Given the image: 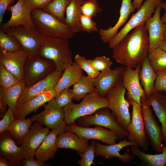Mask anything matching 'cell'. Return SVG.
<instances>
[{
	"label": "cell",
	"mask_w": 166,
	"mask_h": 166,
	"mask_svg": "<svg viewBox=\"0 0 166 166\" xmlns=\"http://www.w3.org/2000/svg\"><path fill=\"white\" fill-rule=\"evenodd\" d=\"M74 60L80 68L86 72L87 75L92 78H95L100 72L93 67L88 62V59L84 56L77 54L75 56Z\"/></svg>",
	"instance_id": "b9f144b4"
},
{
	"label": "cell",
	"mask_w": 166,
	"mask_h": 166,
	"mask_svg": "<svg viewBox=\"0 0 166 166\" xmlns=\"http://www.w3.org/2000/svg\"><path fill=\"white\" fill-rule=\"evenodd\" d=\"M105 128L99 126L93 128L84 127L77 124L74 122L67 124L66 130L75 133L81 138L99 140L108 144L116 143L117 139H119L117 134Z\"/></svg>",
	"instance_id": "4fadbf2b"
},
{
	"label": "cell",
	"mask_w": 166,
	"mask_h": 166,
	"mask_svg": "<svg viewBox=\"0 0 166 166\" xmlns=\"http://www.w3.org/2000/svg\"><path fill=\"white\" fill-rule=\"evenodd\" d=\"M28 56V53L24 49L12 52H0V63L20 81H23L24 66Z\"/></svg>",
	"instance_id": "44dd1931"
},
{
	"label": "cell",
	"mask_w": 166,
	"mask_h": 166,
	"mask_svg": "<svg viewBox=\"0 0 166 166\" xmlns=\"http://www.w3.org/2000/svg\"><path fill=\"white\" fill-rule=\"evenodd\" d=\"M160 4L161 9H164L165 11L164 15L161 18L162 21L166 25V2H161ZM165 39H166V28L164 35V40Z\"/></svg>",
	"instance_id": "f907efd6"
},
{
	"label": "cell",
	"mask_w": 166,
	"mask_h": 166,
	"mask_svg": "<svg viewBox=\"0 0 166 166\" xmlns=\"http://www.w3.org/2000/svg\"><path fill=\"white\" fill-rule=\"evenodd\" d=\"M84 0H70L65 12L64 23L74 33L81 31L80 19L82 15L81 7Z\"/></svg>",
	"instance_id": "f546056e"
},
{
	"label": "cell",
	"mask_w": 166,
	"mask_h": 166,
	"mask_svg": "<svg viewBox=\"0 0 166 166\" xmlns=\"http://www.w3.org/2000/svg\"><path fill=\"white\" fill-rule=\"evenodd\" d=\"M141 65L133 69L126 67L124 72L122 85L127 91V98L130 99L141 106V98L145 95L140 82L139 74Z\"/></svg>",
	"instance_id": "ac0fdd59"
},
{
	"label": "cell",
	"mask_w": 166,
	"mask_h": 166,
	"mask_svg": "<svg viewBox=\"0 0 166 166\" xmlns=\"http://www.w3.org/2000/svg\"><path fill=\"white\" fill-rule=\"evenodd\" d=\"M130 146L139 147L135 143L127 140L125 138L117 144L108 145H104L97 142L96 143L95 154L96 156L109 159L116 157L123 163H130L136 157L134 155L129 154L127 152L124 154L120 153L122 149Z\"/></svg>",
	"instance_id": "ffe728a7"
},
{
	"label": "cell",
	"mask_w": 166,
	"mask_h": 166,
	"mask_svg": "<svg viewBox=\"0 0 166 166\" xmlns=\"http://www.w3.org/2000/svg\"><path fill=\"white\" fill-rule=\"evenodd\" d=\"M14 120L13 110L8 108L6 113L4 115L0 121V134L8 130L9 126Z\"/></svg>",
	"instance_id": "f6af8a7d"
},
{
	"label": "cell",
	"mask_w": 166,
	"mask_h": 166,
	"mask_svg": "<svg viewBox=\"0 0 166 166\" xmlns=\"http://www.w3.org/2000/svg\"><path fill=\"white\" fill-rule=\"evenodd\" d=\"M34 121L31 118L15 120L8 129L10 134L17 145H21L29 132Z\"/></svg>",
	"instance_id": "1f68e13d"
},
{
	"label": "cell",
	"mask_w": 166,
	"mask_h": 166,
	"mask_svg": "<svg viewBox=\"0 0 166 166\" xmlns=\"http://www.w3.org/2000/svg\"><path fill=\"white\" fill-rule=\"evenodd\" d=\"M144 0H134L132 2L133 7L136 9L138 10L142 4Z\"/></svg>",
	"instance_id": "816d5d0a"
},
{
	"label": "cell",
	"mask_w": 166,
	"mask_h": 166,
	"mask_svg": "<svg viewBox=\"0 0 166 166\" xmlns=\"http://www.w3.org/2000/svg\"><path fill=\"white\" fill-rule=\"evenodd\" d=\"M0 138L1 155L8 160L10 166L22 165L24 160L21 156L20 147L18 146L8 130L0 134Z\"/></svg>",
	"instance_id": "603a6c76"
},
{
	"label": "cell",
	"mask_w": 166,
	"mask_h": 166,
	"mask_svg": "<svg viewBox=\"0 0 166 166\" xmlns=\"http://www.w3.org/2000/svg\"><path fill=\"white\" fill-rule=\"evenodd\" d=\"M125 68L124 66H121L113 70L100 72L95 79L94 85L101 97H105L113 89L122 84Z\"/></svg>",
	"instance_id": "2e32d148"
},
{
	"label": "cell",
	"mask_w": 166,
	"mask_h": 166,
	"mask_svg": "<svg viewBox=\"0 0 166 166\" xmlns=\"http://www.w3.org/2000/svg\"><path fill=\"white\" fill-rule=\"evenodd\" d=\"M22 166H47L48 164L39 161L34 158H30L23 160Z\"/></svg>",
	"instance_id": "c3c4849f"
},
{
	"label": "cell",
	"mask_w": 166,
	"mask_h": 166,
	"mask_svg": "<svg viewBox=\"0 0 166 166\" xmlns=\"http://www.w3.org/2000/svg\"><path fill=\"white\" fill-rule=\"evenodd\" d=\"M3 29L15 38L23 49L27 52L28 56L38 55L45 37L35 28L19 26Z\"/></svg>",
	"instance_id": "30bf717a"
},
{
	"label": "cell",
	"mask_w": 166,
	"mask_h": 166,
	"mask_svg": "<svg viewBox=\"0 0 166 166\" xmlns=\"http://www.w3.org/2000/svg\"><path fill=\"white\" fill-rule=\"evenodd\" d=\"M55 70L53 62L38 55L28 56L24 68V81L26 86L44 79Z\"/></svg>",
	"instance_id": "ba28073f"
},
{
	"label": "cell",
	"mask_w": 166,
	"mask_h": 166,
	"mask_svg": "<svg viewBox=\"0 0 166 166\" xmlns=\"http://www.w3.org/2000/svg\"><path fill=\"white\" fill-rule=\"evenodd\" d=\"M72 96L69 88L62 90L57 93L53 99L57 106L61 109L72 102Z\"/></svg>",
	"instance_id": "7bdbcfd3"
},
{
	"label": "cell",
	"mask_w": 166,
	"mask_h": 166,
	"mask_svg": "<svg viewBox=\"0 0 166 166\" xmlns=\"http://www.w3.org/2000/svg\"><path fill=\"white\" fill-rule=\"evenodd\" d=\"M43 106L44 109L42 112L31 116L34 121L59 134L66 131L63 109L58 107L53 99Z\"/></svg>",
	"instance_id": "8fae6325"
},
{
	"label": "cell",
	"mask_w": 166,
	"mask_h": 166,
	"mask_svg": "<svg viewBox=\"0 0 166 166\" xmlns=\"http://www.w3.org/2000/svg\"><path fill=\"white\" fill-rule=\"evenodd\" d=\"M159 47L166 52V39L164 40L160 44Z\"/></svg>",
	"instance_id": "11a10c76"
},
{
	"label": "cell",
	"mask_w": 166,
	"mask_h": 166,
	"mask_svg": "<svg viewBox=\"0 0 166 166\" xmlns=\"http://www.w3.org/2000/svg\"><path fill=\"white\" fill-rule=\"evenodd\" d=\"M59 134L57 132L53 131L48 134L36 151L35 156L36 159L45 162L54 158L58 148L56 140Z\"/></svg>",
	"instance_id": "4316f807"
},
{
	"label": "cell",
	"mask_w": 166,
	"mask_h": 166,
	"mask_svg": "<svg viewBox=\"0 0 166 166\" xmlns=\"http://www.w3.org/2000/svg\"><path fill=\"white\" fill-rule=\"evenodd\" d=\"M95 78L83 74L81 78L70 89L73 99L79 101L89 94L96 90L94 85Z\"/></svg>",
	"instance_id": "836d02e7"
},
{
	"label": "cell",
	"mask_w": 166,
	"mask_h": 166,
	"mask_svg": "<svg viewBox=\"0 0 166 166\" xmlns=\"http://www.w3.org/2000/svg\"><path fill=\"white\" fill-rule=\"evenodd\" d=\"M165 166H166V164H165Z\"/></svg>",
	"instance_id": "9f6ffc18"
},
{
	"label": "cell",
	"mask_w": 166,
	"mask_h": 166,
	"mask_svg": "<svg viewBox=\"0 0 166 166\" xmlns=\"http://www.w3.org/2000/svg\"><path fill=\"white\" fill-rule=\"evenodd\" d=\"M52 0H29L31 10L35 9H43Z\"/></svg>",
	"instance_id": "7dc6e473"
},
{
	"label": "cell",
	"mask_w": 166,
	"mask_h": 166,
	"mask_svg": "<svg viewBox=\"0 0 166 166\" xmlns=\"http://www.w3.org/2000/svg\"><path fill=\"white\" fill-rule=\"evenodd\" d=\"M126 91L125 89L121 84L111 90L106 97L109 102V108L119 124L126 129L131 119L129 110L131 105L128 99L125 97Z\"/></svg>",
	"instance_id": "8992f818"
},
{
	"label": "cell",
	"mask_w": 166,
	"mask_h": 166,
	"mask_svg": "<svg viewBox=\"0 0 166 166\" xmlns=\"http://www.w3.org/2000/svg\"><path fill=\"white\" fill-rule=\"evenodd\" d=\"M113 57L124 66L132 68L141 65L148 57L149 42L144 23L135 27L113 48Z\"/></svg>",
	"instance_id": "6da1fadb"
},
{
	"label": "cell",
	"mask_w": 166,
	"mask_h": 166,
	"mask_svg": "<svg viewBox=\"0 0 166 166\" xmlns=\"http://www.w3.org/2000/svg\"><path fill=\"white\" fill-rule=\"evenodd\" d=\"M109 108H103L97 110L93 115L84 116L77 119V125L88 127L95 125L104 127L115 133L121 140L127 137L128 132L122 127Z\"/></svg>",
	"instance_id": "5b68a950"
},
{
	"label": "cell",
	"mask_w": 166,
	"mask_h": 166,
	"mask_svg": "<svg viewBox=\"0 0 166 166\" xmlns=\"http://www.w3.org/2000/svg\"><path fill=\"white\" fill-rule=\"evenodd\" d=\"M157 77L154 84L155 91L166 93V70L156 71Z\"/></svg>",
	"instance_id": "bcb514c9"
},
{
	"label": "cell",
	"mask_w": 166,
	"mask_h": 166,
	"mask_svg": "<svg viewBox=\"0 0 166 166\" xmlns=\"http://www.w3.org/2000/svg\"><path fill=\"white\" fill-rule=\"evenodd\" d=\"M49 129L37 121L33 123L20 147V155L23 159L34 158L37 149L50 132Z\"/></svg>",
	"instance_id": "5bb4252c"
},
{
	"label": "cell",
	"mask_w": 166,
	"mask_h": 166,
	"mask_svg": "<svg viewBox=\"0 0 166 166\" xmlns=\"http://www.w3.org/2000/svg\"><path fill=\"white\" fill-rule=\"evenodd\" d=\"M161 2L156 6L153 15L147 19L144 23L148 34L149 49L148 53L155 49L159 47L164 40L166 25L162 21L160 16L161 9Z\"/></svg>",
	"instance_id": "e0dca14e"
},
{
	"label": "cell",
	"mask_w": 166,
	"mask_h": 166,
	"mask_svg": "<svg viewBox=\"0 0 166 166\" xmlns=\"http://www.w3.org/2000/svg\"><path fill=\"white\" fill-rule=\"evenodd\" d=\"M135 9L133 7L131 0H122L118 20L115 25L110 26L107 29L101 28L98 32L100 39L104 43H109L118 32L120 28L127 21L130 14L134 12Z\"/></svg>",
	"instance_id": "cb8c5ba5"
},
{
	"label": "cell",
	"mask_w": 166,
	"mask_h": 166,
	"mask_svg": "<svg viewBox=\"0 0 166 166\" xmlns=\"http://www.w3.org/2000/svg\"><path fill=\"white\" fill-rule=\"evenodd\" d=\"M127 98L132 106L131 121L126 128L129 133L127 137L128 140L135 143L145 152L148 149L149 143L145 131L141 106L132 100Z\"/></svg>",
	"instance_id": "9c48e42d"
},
{
	"label": "cell",
	"mask_w": 166,
	"mask_h": 166,
	"mask_svg": "<svg viewBox=\"0 0 166 166\" xmlns=\"http://www.w3.org/2000/svg\"><path fill=\"white\" fill-rule=\"evenodd\" d=\"M137 146H131L132 154L140 160L141 164L147 166H164L166 163V146H163L160 154H150L145 153Z\"/></svg>",
	"instance_id": "4dcf8cb0"
},
{
	"label": "cell",
	"mask_w": 166,
	"mask_h": 166,
	"mask_svg": "<svg viewBox=\"0 0 166 166\" xmlns=\"http://www.w3.org/2000/svg\"><path fill=\"white\" fill-rule=\"evenodd\" d=\"M96 141L93 140L89 147L83 152L78 153L81 159L78 161V164L81 166H90L94 164L95 150Z\"/></svg>",
	"instance_id": "f35d334b"
},
{
	"label": "cell",
	"mask_w": 166,
	"mask_h": 166,
	"mask_svg": "<svg viewBox=\"0 0 166 166\" xmlns=\"http://www.w3.org/2000/svg\"><path fill=\"white\" fill-rule=\"evenodd\" d=\"M162 0H145L135 13L133 14L123 28L109 43L110 48L113 49L128 34L132 29L152 16L158 5Z\"/></svg>",
	"instance_id": "52a82bcc"
},
{
	"label": "cell",
	"mask_w": 166,
	"mask_h": 166,
	"mask_svg": "<svg viewBox=\"0 0 166 166\" xmlns=\"http://www.w3.org/2000/svg\"><path fill=\"white\" fill-rule=\"evenodd\" d=\"M89 63L97 71L101 72L109 70L112 64L111 59L106 56H97L92 59H88Z\"/></svg>",
	"instance_id": "60d3db41"
},
{
	"label": "cell",
	"mask_w": 166,
	"mask_h": 166,
	"mask_svg": "<svg viewBox=\"0 0 166 166\" xmlns=\"http://www.w3.org/2000/svg\"><path fill=\"white\" fill-rule=\"evenodd\" d=\"M14 0H0V23L2 21L4 15L10 4Z\"/></svg>",
	"instance_id": "681fc988"
},
{
	"label": "cell",
	"mask_w": 166,
	"mask_h": 166,
	"mask_svg": "<svg viewBox=\"0 0 166 166\" xmlns=\"http://www.w3.org/2000/svg\"><path fill=\"white\" fill-rule=\"evenodd\" d=\"M147 99L161 124L163 140L166 144V93L156 91Z\"/></svg>",
	"instance_id": "484cf974"
},
{
	"label": "cell",
	"mask_w": 166,
	"mask_h": 166,
	"mask_svg": "<svg viewBox=\"0 0 166 166\" xmlns=\"http://www.w3.org/2000/svg\"><path fill=\"white\" fill-rule=\"evenodd\" d=\"M26 86L23 81L8 88L0 86V98L3 103L14 111L17 105V102Z\"/></svg>",
	"instance_id": "d6a6232c"
},
{
	"label": "cell",
	"mask_w": 166,
	"mask_h": 166,
	"mask_svg": "<svg viewBox=\"0 0 166 166\" xmlns=\"http://www.w3.org/2000/svg\"><path fill=\"white\" fill-rule=\"evenodd\" d=\"M11 16L9 20L1 26L2 29L23 26L34 28L29 0H18L14 6H10Z\"/></svg>",
	"instance_id": "9a60e30c"
},
{
	"label": "cell",
	"mask_w": 166,
	"mask_h": 166,
	"mask_svg": "<svg viewBox=\"0 0 166 166\" xmlns=\"http://www.w3.org/2000/svg\"><path fill=\"white\" fill-rule=\"evenodd\" d=\"M68 39L45 37L38 56L53 62L55 70L62 73L73 63Z\"/></svg>",
	"instance_id": "7a4b0ae2"
},
{
	"label": "cell",
	"mask_w": 166,
	"mask_h": 166,
	"mask_svg": "<svg viewBox=\"0 0 166 166\" xmlns=\"http://www.w3.org/2000/svg\"><path fill=\"white\" fill-rule=\"evenodd\" d=\"M148 58L156 71L166 70V52L160 47L148 53Z\"/></svg>",
	"instance_id": "8d00e7d4"
},
{
	"label": "cell",
	"mask_w": 166,
	"mask_h": 166,
	"mask_svg": "<svg viewBox=\"0 0 166 166\" xmlns=\"http://www.w3.org/2000/svg\"><path fill=\"white\" fill-rule=\"evenodd\" d=\"M0 117H2L6 113V111L4 107L3 104L2 103L1 99L0 98Z\"/></svg>",
	"instance_id": "db71d44e"
},
{
	"label": "cell",
	"mask_w": 166,
	"mask_h": 166,
	"mask_svg": "<svg viewBox=\"0 0 166 166\" xmlns=\"http://www.w3.org/2000/svg\"><path fill=\"white\" fill-rule=\"evenodd\" d=\"M82 14L92 17H95L102 11L97 0H84L81 7Z\"/></svg>",
	"instance_id": "ab89813d"
},
{
	"label": "cell",
	"mask_w": 166,
	"mask_h": 166,
	"mask_svg": "<svg viewBox=\"0 0 166 166\" xmlns=\"http://www.w3.org/2000/svg\"><path fill=\"white\" fill-rule=\"evenodd\" d=\"M141 107L145 132L152 146L156 152L161 153L163 147L161 127L155 117L145 95L141 98Z\"/></svg>",
	"instance_id": "7c38bea8"
},
{
	"label": "cell",
	"mask_w": 166,
	"mask_h": 166,
	"mask_svg": "<svg viewBox=\"0 0 166 166\" xmlns=\"http://www.w3.org/2000/svg\"><path fill=\"white\" fill-rule=\"evenodd\" d=\"M31 16L34 28L45 37L69 39L74 36L68 26L43 9L32 10Z\"/></svg>",
	"instance_id": "3957f363"
},
{
	"label": "cell",
	"mask_w": 166,
	"mask_h": 166,
	"mask_svg": "<svg viewBox=\"0 0 166 166\" xmlns=\"http://www.w3.org/2000/svg\"><path fill=\"white\" fill-rule=\"evenodd\" d=\"M80 24L81 31L89 33L98 31L96 24L92 17L82 14L80 19Z\"/></svg>",
	"instance_id": "ee69618b"
},
{
	"label": "cell",
	"mask_w": 166,
	"mask_h": 166,
	"mask_svg": "<svg viewBox=\"0 0 166 166\" xmlns=\"http://www.w3.org/2000/svg\"><path fill=\"white\" fill-rule=\"evenodd\" d=\"M57 93L54 88L51 89L17 105L13 111L15 120L25 118L31 113L36 112L41 106L53 99Z\"/></svg>",
	"instance_id": "7402d4cb"
},
{
	"label": "cell",
	"mask_w": 166,
	"mask_h": 166,
	"mask_svg": "<svg viewBox=\"0 0 166 166\" xmlns=\"http://www.w3.org/2000/svg\"><path fill=\"white\" fill-rule=\"evenodd\" d=\"M0 166H10V164L8 160L4 156H2L0 157Z\"/></svg>",
	"instance_id": "f5cc1de1"
},
{
	"label": "cell",
	"mask_w": 166,
	"mask_h": 166,
	"mask_svg": "<svg viewBox=\"0 0 166 166\" xmlns=\"http://www.w3.org/2000/svg\"><path fill=\"white\" fill-rule=\"evenodd\" d=\"M109 107L106 97H101L96 90L83 98L80 103L72 102L63 108L64 119L67 124H70L79 118L92 115L101 108Z\"/></svg>",
	"instance_id": "277c9868"
},
{
	"label": "cell",
	"mask_w": 166,
	"mask_h": 166,
	"mask_svg": "<svg viewBox=\"0 0 166 166\" xmlns=\"http://www.w3.org/2000/svg\"><path fill=\"white\" fill-rule=\"evenodd\" d=\"M22 49H23L15 37L6 33L3 29H0V52H12Z\"/></svg>",
	"instance_id": "d590c367"
},
{
	"label": "cell",
	"mask_w": 166,
	"mask_h": 166,
	"mask_svg": "<svg viewBox=\"0 0 166 166\" xmlns=\"http://www.w3.org/2000/svg\"><path fill=\"white\" fill-rule=\"evenodd\" d=\"M70 0H52L43 9L64 23L65 14Z\"/></svg>",
	"instance_id": "e575fe53"
},
{
	"label": "cell",
	"mask_w": 166,
	"mask_h": 166,
	"mask_svg": "<svg viewBox=\"0 0 166 166\" xmlns=\"http://www.w3.org/2000/svg\"><path fill=\"white\" fill-rule=\"evenodd\" d=\"M156 77V71L147 57L141 65L139 74L140 83L147 99L155 92L154 84Z\"/></svg>",
	"instance_id": "83f0119b"
},
{
	"label": "cell",
	"mask_w": 166,
	"mask_h": 166,
	"mask_svg": "<svg viewBox=\"0 0 166 166\" xmlns=\"http://www.w3.org/2000/svg\"><path fill=\"white\" fill-rule=\"evenodd\" d=\"M83 75V70L74 61L62 72L61 77L54 89L57 93L69 88L77 82Z\"/></svg>",
	"instance_id": "f1b7e54d"
},
{
	"label": "cell",
	"mask_w": 166,
	"mask_h": 166,
	"mask_svg": "<svg viewBox=\"0 0 166 166\" xmlns=\"http://www.w3.org/2000/svg\"><path fill=\"white\" fill-rule=\"evenodd\" d=\"M20 81L18 78L0 63V85L4 88L12 86Z\"/></svg>",
	"instance_id": "74e56055"
},
{
	"label": "cell",
	"mask_w": 166,
	"mask_h": 166,
	"mask_svg": "<svg viewBox=\"0 0 166 166\" xmlns=\"http://www.w3.org/2000/svg\"><path fill=\"white\" fill-rule=\"evenodd\" d=\"M62 73L55 70L44 79L32 85L26 86L18 99L17 105L30 100L46 90L54 88Z\"/></svg>",
	"instance_id": "d6986e66"
},
{
	"label": "cell",
	"mask_w": 166,
	"mask_h": 166,
	"mask_svg": "<svg viewBox=\"0 0 166 166\" xmlns=\"http://www.w3.org/2000/svg\"><path fill=\"white\" fill-rule=\"evenodd\" d=\"M89 140L79 138L76 134L67 131L59 134L56 140L57 148L75 150L83 152L89 146Z\"/></svg>",
	"instance_id": "d4e9b609"
}]
</instances>
